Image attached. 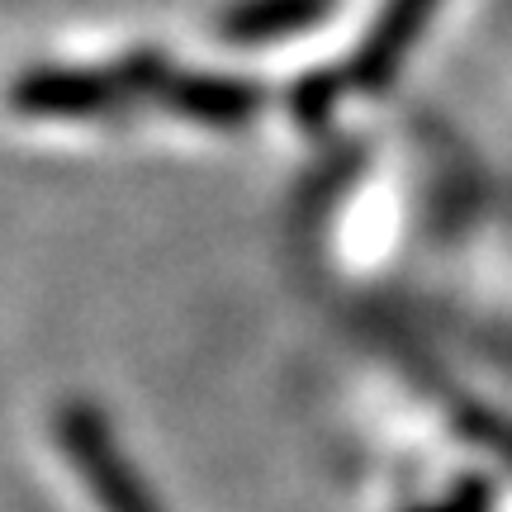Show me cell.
<instances>
[{
  "mask_svg": "<svg viewBox=\"0 0 512 512\" xmlns=\"http://www.w3.org/2000/svg\"><path fill=\"white\" fill-rule=\"evenodd\" d=\"M166 67L157 57H133L119 67H53L29 72L15 86V110L34 119H86L138 91H162Z\"/></svg>",
  "mask_w": 512,
  "mask_h": 512,
  "instance_id": "1",
  "label": "cell"
},
{
  "mask_svg": "<svg viewBox=\"0 0 512 512\" xmlns=\"http://www.w3.org/2000/svg\"><path fill=\"white\" fill-rule=\"evenodd\" d=\"M57 437H62V451L72 460L81 479L91 484L95 503L105 512H162L152 503V494L143 489V479L133 475V465L124 460L114 432L105 427V418L86 408V403H67L57 413Z\"/></svg>",
  "mask_w": 512,
  "mask_h": 512,
  "instance_id": "2",
  "label": "cell"
},
{
  "mask_svg": "<svg viewBox=\"0 0 512 512\" xmlns=\"http://www.w3.org/2000/svg\"><path fill=\"white\" fill-rule=\"evenodd\" d=\"M441 0H384L375 24L366 29L361 48L351 53L347 81L361 91H384L394 72L403 67V57L418 48V38L427 34V24L437 19Z\"/></svg>",
  "mask_w": 512,
  "mask_h": 512,
  "instance_id": "3",
  "label": "cell"
},
{
  "mask_svg": "<svg viewBox=\"0 0 512 512\" xmlns=\"http://www.w3.org/2000/svg\"><path fill=\"white\" fill-rule=\"evenodd\" d=\"M157 95L181 119H195V124H209V128H242L256 114V105H261L256 86L233 81V76H209V72H166Z\"/></svg>",
  "mask_w": 512,
  "mask_h": 512,
  "instance_id": "4",
  "label": "cell"
},
{
  "mask_svg": "<svg viewBox=\"0 0 512 512\" xmlns=\"http://www.w3.org/2000/svg\"><path fill=\"white\" fill-rule=\"evenodd\" d=\"M328 5L332 0H238L233 10H223L219 29L233 43H280L299 29H313Z\"/></svg>",
  "mask_w": 512,
  "mask_h": 512,
  "instance_id": "5",
  "label": "cell"
},
{
  "mask_svg": "<svg viewBox=\"0 0 512 512\" xmlns=\"http://www.w3.org/2000/svg\"><path fill=\"white\" fill-rule=\"evenodd\" d=\"M427 512H489V494L479 484H465L460 494H451L446 503H437V508H427Z\"/></svg>",
  "mask_w": 512,
  "mask_h": 512,
  "instance_id": "6",
  "label": "cell"
}]
</instances>
